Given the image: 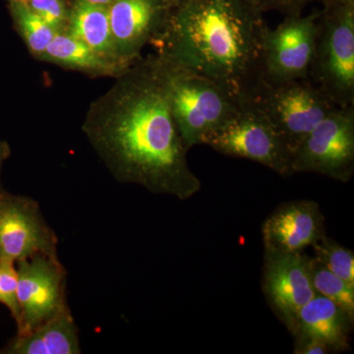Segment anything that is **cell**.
Masks as SVG:
<instances>
[{"mask_svg": "<svg viewBox=\"0 0 354 354\" xmlns=\"http://www.w3.org/2000/svg\"><path fill=\"white\" fill-rule=\"evenodd\" d=\"M108 8L116 57L127 66L141 57L171 10L162 0H113Z\"/></svg>", "mask_w": 354, "mask_h": 354, "instance_id": "7c38bea8", "label": "cell"}, {"mask_svg": "<svg viewBox=\"0 0 354 354\" xmlns=\"http://www.w3.org/2000/svg\"><path fill=\"white\" fill-rule=\"evenodd\" d=\"M85 1L93 4H97V6H109L113 0H85Z\"/></svg>", "mask_w": 354, "mask_h": 354, "instance_id": "484cf974", "label": "cell"}, {"mask_svg": "<svg viewBox=\"0 0 354 354\" xmlns=\"http://www.w3.org/2000/svg\"><path fill=\"white\" fill-rule=\"evenodd\" d=\"M267 27L248 0H184L151 44L160 57L206 77L241 104L262 80Z\"/></svg>", "mask_w": 354, "mask_h": 354, "instance_id": "7a4b0ae2", "label": "cell"}, {"mask_svg": "<svg viewBox=\"0 0 354 354\" xmlns=\"http://www.w3.org/2000/svg\"><path fill=\"white\" fill-rule=\"evenodd\" d=\"M91 102L82 131L116 180L180 201L202 188L172 115L165 64L139 57Z\"/></svg>", "mask_w": 354, "mask_h": 354, "instance_id": "6da1fadb", "label": "cell"}, {"mask_svg": "<svg viewBox=\"0 0 354 354\" xmlns=\"http://www.w3.org/2000/svg\"><path fill=\"white\" fill-rule=\"evenodd\" d=\"M263 291L277 315L290 327L298 311L317 295L310 274V257L304 252L265 251Z\"/></svg>", "mask_w": 354, "mask_h": 354, "instance_id": "8fae6325", "label": "cell"}, {"mask_svg": "<svg viewBox=\"0 0 354 354\" xmlns=\"http://www.w3.org/2000/svg\"><path fill=\"white\" fill-rule=\"evenodd\" d=\"M248 1L261 13L277 11L288 16L302 14V10L307 4L315 0H248Z\"/></svg>", "mask_w": 354, "mask_h": 354, "instance_id": "603a6c76", "label": "cell"}, {"mask_svg": "<svg viewBox=\"0 0 354 354\" xmlns=\"http://www.w3.org/2000/svg\"><path fill=\"white\" fill-rule=\"evenodd\" d=\"M310 274L317 295L328 298L354 321V286L310 257Z\"/></svg>", "mask_w": 354, "mask_h": 354, "instance_id": "d6986e66", "label": "cell"}, {"mask_svg": "<svg viewBox=\"0 0 354 354\" xmlns=\"http://www.w3.org/2000/svg\"><path fill=\"white\" fill-rule=\"evenodd\" d=\"M320 1L308 79L335 106H354V0Z\"/></svg>", "mask_w": 354, "mask_h": 354, "instance_id": "3957f363", "label": "cell"}, {"mask_svg": "<svg viewBox=\"0 0 354 354\" xmlns=\"http://www.w3.org/2000/svg\"><path fill=\"white\" fill-rule=\"evenodd\" d=\"M82 353L75 320L70 309L53 317L31 332L16 335L1 354H79Z\"/></svg>", "mask_w": 354, "mask_h": 354, "instance_id": "9a60e30c", "label": "cell"}, {"mask_svg": "<svg viewBox=\"0 0 354 354\" xmlns=\"http://www.w3.org/2000/svg\"><path fill=\"white\" fill-rule=\"evenodd\" d=\"M162 1L167 4V6L172 8V7L179 6V4H180L181 2H183L184 0H162Z\"/></svg>", "mask_w": 354, "mask_h": 354, "instance_id": "4316f807", "label": "cell"}, {"mask_svg": "<svg viewBox=\"0 0 354 354\" xmlns=\"http://www.w3.org/2000/svg\"><path fill=\"white\" fill-rule=\"evenodd\" d=\"M21 1H28V0H21Z\"/></svg>", "mask_w": 354, "mask_h": 354, "instance_id": "83f0119b", "label": "cell"}, {"mask_svg": "<svg viewBox=\"0 0 354 354\" xmlns=\"http://www.w3.org/2000/svg\"><path fill=\"white\" fill-rule=\"evenodd\" d=\"M246 102L267 116L291 153L324 118L339 108L308 79L277 84L261 80Z\"/></svg>", "mask_w": 354, "mask_h": 354, "instance_id": "5b68a950", "label": "cell"}, {"mask_svg": "<svg viewBox=\"0 0 354 354\" xmlns=\"http://www.w3.org/2000/svg\"><path fill=\"white\" fill-rule=\"evenodd\" d=\"M25 2L57 34L65 31L70 11L65 0H28Z\"/></svg>", "mask_w": 354, "mask_h": 354, "instance_id": "7402d4cb", "label": "cell"}, {"mask_svg": "<svg viewBox=\"0 0 354 354\" xmlns=\"http://www.w3.org/2000/svg\"><path fill=\"white\" fill-rule=\"evenodd\" d=\"M314 259L326 269L354 286V253L351 249L339 245L326 235L312 247Z\"/></svg>", "mask_w": 354, "mask_h": 354, "instance_id": "ffe728a7", "label": "cell"}, {"mask_svg": "<svg viewBox=\"0 0 354 354\" xmlns=\"http://www.w3.org/2000/svg\"><path fill=\"white\" fill-rule=\"evenodd\" d=\"M64 32L82 41L102 57L124 65L118 60L114 50L108 6L74 0Z\"/></svg>", "mask_w": 354, "mask_h": 354, "instance_id": "e0dca14e", "label": "cell"}, {"mask_svg": "<svg viewBox=\"0 0 354 354\" xmlns=\"http://www.w3.org/2000/svg\"><path fill=\"white\" fill-rule=\"evenodd\" d=\"M38 59L93 77H118L127 68L102 57L66 32H58ZM129 67V66H128Z\"/></svg>", "mask_w": 354, "mask_h": 354, "instance_id": "2e32d148", "label": "cell"}, {"mask_svg": "<svg viewBox=\"0 0 354 354\" xmlns=\"http://www.w3.org/2000/svg\"><path fill=\"white\" fill-rule=\"evenodd\" d=\"M320 10L308 15H288L263 37L261 76L268 83L309 78L313 64ZM309 80V79H308Z\"/></svg>", "mask_w": 354, "mask_h": 354, "instance_id": "ba28073f", "label": "cell"}, {"mask_svg": "<svg viewBox=\"0 0 354 354\" xmlns=\"http://www.w3.org/2000/svg\"><path fill=\"white\" fill-rule=\"evenodd\" d=\"M293 174H321L348 183L354 174V106L324 118L292 153Z\"/></svg>", "mask_w": 354, "mask_h": 354, "instance_id": "52a82bcc", "label": "cell"}, {"mask_svg": "<svg viewBox=\"0 0 354 354\" xmlns=\"http://www.w3.org/2000/svg\"><path fill=\"white\" fill-rule=\"evenodd\" d=\"M262 234L267 252L304 253L326 236L325 218L316 202L285 203L265 221Z\"/></svg>", "mask_w": 354, "mask_h": 354, "instance_id": "4fadbf2b", "label": "cell"}, {"mask_svg": "<svg viewBox=\"0 0 354 354\" xmlns=\"http://www.w3.org/2000/svg\"><path fill=\"white\" fill-rule=\"evenodd\" d=\"M17 286L18 274L16 263L10 260H0V304L9 310L16 326L20 320Z\"/></svg>", "mask_w": 354, "mask_h": 354, "instance_id": "44dd1931", "label": "cell"}, {"mask_svg": "<svg viewBox=\"0 0 354 354\" xmlns=\"http://www.w3.org/2000/svg\"><path fill=\"white\" fill-rule=\"evenodd\" d=\"M9 12L12 17L16 31L24 41L32 57L38 59L57 32L38 14L35 13L25 1L9 0Z\"/></svg>", "mask_w": 354, "mask_h": 354, "instance_id": "ac0fdd59", "label": "cell"}, {"mask_svg": "<svg viewBox=\"0 0 354 354\" xmlns=\"http://www.w3.org/2000/svg\"><path fill=\"white\" fill-rule=\"evenodd\" d=\"M160 58L165 64L172 115L189 151L202 145L205 137L230 120L241 102L206 77Z\"/></svg>", "mask_w": 354, "mask_h": 354, "instance_id": "277c9868", "label": "cell"}, {"mask_svg": "<svg viewBox=\"0 0 354 354\" xmlns=\"http://www.w3.org/2000/svg\"><path fill=\"white\" fill-rule=\"evenodd\" d=\"M20 320L17 335L31 332L68 309L66 270L58 255L36 254L16 263Z\"/></svg>", "mask_w": 354, "mask_h": 354, "instance_id": "9c48e42d", "label": "cell"}, {"mask_svg": "<svg viewBox=\"0 0 354 354\" xmlns=\"http://www.w3.org/2000/svg\"><path fill=\"white\" fill-rule=\"evenodd\" d=\"M10 156V148L6 142L0 141V172H1L2 165L4 160Z\"/></svg>", "mask_w": 354, "mask_h": 354, "instance_id": "d4e9b609", "label": "cell"}, {"mask_svg": "<svg viewBox=\"0 0 354 354\" xmlns=\"http://www.w3.org/2000/svg\"><path fill=\"white\" fill-rule=\"evenodd\" d=\"M202 145L223 155L258 162L279 176H293L290 147L267 116L251 102H241L236 113L205 137Z\"/></svg>", "mask_w": 354, "mask_h": 354, "instance_id": "8992f818", "label": "cell"}, {"mask_svg": "<svg viewBox=\"0 0 354 354\" xmlns=\"http://www.w3.org/2000/svg\"><path fill=\"white\" fill-rule=\"evenodd\" d=\"M353 323L334 302L316 295L298 311L288 329L295 337L316 339L334 353L349 348Z\"/></svg>", "mask_w": 354, "mask_h": 354, "instance_id": "5bb4252c", "label": "cell"}, {"mask_svg": "<svg viewBox=\"0 0 354 354\" xmlns=\"http://www.w3.org/2000/svg\"><path fill=\"white\" fill-rule=\"evenodd\" d=\"M295 354H326L332 353V351L322 342L309 337H295Z\"/></svg>", "mask_w": 354, "mask_h": 354, "instance_id": "cb8c5ba5", "label": "cell"}, {"mask_svg": "<svg viewBox=\"0 0 354 354\" xmlns=\"http://www.w3.org/2000/svg\"><path fill=\"white\" fill-rule=\"evenodd\" d=\"M58 239L36 200L0 185V260L14 263L36 254L57 255Z\"/></svg>", "mask_w": 354, "mask_h": 354, "instance_id": "30bf717a", "label": "cell"}]
</instances>
